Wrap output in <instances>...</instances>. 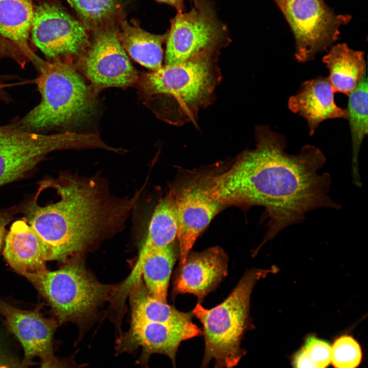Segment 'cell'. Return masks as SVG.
<instances>
[{"instance_id": "cell-33", "label": "cell", "mask_w": 368, "mask_h": 368, "mask_svg": "<svg viewBox=\"0 0 368 368\" xmlns=\"http://www.w3.org/2000/svg\"><path fill=\"white\" fill-rule=\"evenodd\" d=\"M160 3L169 5L174 7L178 11H185V0H155ZM193 1V0H191Z\"/></svg>"}, {"instance_id": "cell-32", "label": "cell", "mask_w": 368, "mask_h": 368, "mask_svg": "<svg viewBox=\"0 0 368 368\" xmlns=\"http://www.w3.org/2000/svg\"><path fill=\"white\" fill-rule=\"evenodd\" d=\"M17 77L14 75H0V101L9 104L12 101V98L6 91L8 88L17 85L15 81Z\"/></svg>"}, {"instance_id": "cell-30", "label": "cell", "mask_w": 368, "mask_h": 368, "mask_svg": "<svg viewBox=\"0 0 368 368\" xmlns=\"http://www.w3.org/2000/svg\"><path fill=\"white\" fill-rule=\"evenodd\" d=\"M0 368H22L21 360L14 355L1 339Z\"/></svg>"}, {"instance_id": "cell-25", "label": "cell", "mask_w": 368, "mask_h": 368, "mask_svg": "<svg viewBox=\"0 0 368 368\" xmlns=\"http://www.w3.org/2000/svg\"><path fill=\"white\" fill-rule=\"evenodd\" d=\"M122 0H67L89 33L117 25L124 17Z\"/></svg>"}, {"instance_id": "cell-8", "label": "cell", "mask_w": 368, "mask_h": 368, "mask_svg": "<svg viewBox=\"0 0 368 368\" xmlns=\"http://www.w3.org/2000/svg\"><path fill=\"white\" fill-rule=\"evenodd\" d=\"M290 27L295 40V57L312 60L339 38L340 28L352 19L338 14L324 0H273Z\"/></svg>"}, {"instance_id": "cell-12", "label": "cell", "mask_w": 368, "mask_h": 368, "mask_svg": "<svg viewBox=\"0 0 368 368\" xmlns=\"http://www.w3.org/2000/svg\"><path fill=\"white\" fill-rule=\"evenodd\" d=\"M202 334L192 321L181 324L131 320L128 332L121 334L116 342V355L125 353L141 354L136 361L141 368H149L154 354H163L171 360L176 368V357L180 343Z\"/></svg>"}, {"instance_id": "cell-27", "label": "cell", "mask_w": 368, "mask_h": 368, "mask_svg": "<svg viewBox=\"0 0 368 368\" xmlns=\"http://www.w3.org/2000/svg\"><path fill=\"white\" fill-rule=\"evenodd\" d=\"M302 347L320 368H326L330 364L331 346L328 341L311 334L306 337Z\"/></svg>"}, {"instance_id": "cell-24", "label": "cell", "mask_w": 368, "mask_h": 368, "mask_svg": "<svg viewBox=\"0 0 368 368\" xmlns=\"http://www.w3.org/2000/svg\"><path fill=\"white\" fill-rule=\"evenodd\" d=\"M173 245L156 250L144 262L142 268L145 287L156 300L167 303L168 288L175 255Z\"/></svg>"}, {"instance_id": "cell-7", "label": "cell", "mask_w": 368, "mask_h": 368, "mask_svg": "<svg viewBox=\"0 0 368 368\" xmlns=\"http://www.w3.org/2000/svg\"><path fill=\"white\" fill-rule=\"evenodd\" d=\"M90 143L87 133L69 131L39 134L11 123L0 125V188L31 175L53 152L88 149Z\"/></svg>"}, {"instance_id": "cell-31", "label": "cell", "mask_w": 368, "mask_h": 368, "mask_svg": "<svg viewBox=\"0 0 368 368\" xmlns=\"http://www.w3.org/2000/svg\"><path fill=\"white\" fill-rule=\"evenodd\" d=\"M293 368H320L308 356L303 347L292 356Z\"/></svg>"}, {"instance_id": "cell-17", "label": "cell", "mask_w": 368, "mask_h": 368, "mask_svg": "<svg viewBox=\"0 0 368 368\" xmlns=\"http://www.w3.org/2000/svg\"><path fill=\"white\" fill-rule=\"evenodd\" d=\"M177 232L174 197L172 190L158 200L154 209L138 259L124 281L126 286L131 287L141 279L142 268L146 259L156 250L172 245L177 238Z\"/></svg>"}, {"instance_id": "cell-23", "label": "cell", "mask_w": 368, "mask_h": 368, "mask_svg": "<svg viewBox=\"0 0 368 368\" xmlns=\"http://www.w3.org/2000/svg\"><path fill=\"white\" fill-rule=\"evenodd\" d=\"M131 320L181 324L191 321L189 313L181 312L149 293L141 279L131 289Z\"/></svg>"}, {"instance_id": "cell-26", "label": "cell", "mask_w": 368, "mask_h": 368, "mask_svg": "<svg viewBox=\"0 0 368 368\" xmlns=\"http://www.w3.org/2000/svg\"><path fill=\"white\" fill-rule=\"evenodd\" d=\"M362 357L360 344L351 335L339 336L331 347V362L335 368H356L360 364Z\"/></svg>"}, {"instance_id": "cell-2", "label": "cell", "mask_w": 368, "mask_h": 368, "mask_svg": "<svg viewBox=\"0 0 368 368\" xmlns=\"http://www.w3.org/2000/svg\"><path fill=\"white\" fill-rule=\"evenodd\" d=\"M42 191L54 189L59 199L39 203V190L20 204V213L41 240L47 261L65 260L90 245L108 231L119 226L139 198L112 196L94 177L61 172L38 182Z\"/></svg>"}, {"instance_id": "cell-4", "label": "cell", "mask_w": 368, "mask_h": 368, "mask_svg": "<svg viewBox=\"0 0 368 368\" xmlns=\"http://www.w3.org/2000/svg\"><path fill=\"white\" fill-rule=\"evenodd\" d=\"M219 51H207L181 62L165 64L139 78L144 94L164 100L168 122L180 125L193 121L199 110L212 102L221 78L217 65Z\"/></svg>"}, {"instance_id": "cell-16", "label": "cell", "mask_w": 368, "mask_h": 368, "mask_svg": "<svg viewBox=\"0 0 368 368\" xmlns=\"http://www.w3.org/2000/svg\"><path fill=\"white\" fill-rule=\"evenodd\" d=\"M334 93L328 78L318 77L302 83L298 92L289 98V109L306 120L310 135L325 120L347 119V109L336 104Z\"/></svg>"}, {"instance_id": "cell-18", "label": "cell", "mask_w": 368, "mask_h": 368, "mask_svg": "<svg viewBox=\"0 0 368 368\" xmlns=\"http://www.w3.org/2000/svg\"><path fill=\"white\" fill-rule=\"evenodd\" d=\"M3 254L18 273H35L47 270L43 244L24 218L11 224L5 238Z\"/></svg>"}, {"instance_id": "cell-20", "label": "cell", "mask_w": 368, "mask_h": 368, "mask_svg": "<svg viewBox=\"0 0 368 368\" xmlns=\"http://www.w3.org/2000/svg\"><path fill=\"white\" fill-rule=\"evenodd\" d=\"M118 37L125 51L141 65L152 71L162 66V44L166 41L167 33H150L135 21L129 22L123 17L118 24Z\"/></svg>"}, {"instance_id": "cell-28", "label": "cell", "mask_w": 368, "mask_h": 368, "mask_svg": "<svg viewBox=\"0 0 368 368\" xmlns=\"http://www.w3.org/2000/svg\"><path fill=\"white\" fill-rule=\"evenodd\" d=\"M4 59L13 60L24 68L30 60L14 42L0 35V61Z\"/></svg>"}, {"instance_id": "cell-6", "label": "cell", "mask_w": 368, "mask_h": 368, "mask_svg": "<svg viewBox=\"0 0 368 368\" xmlns=\"http://www.w3.org/2000/svg\"><path fill=\"white\" fill-rule=\"evenodd\" d=\"M22 275L48 301L60 324L86 316L113 291L112 287L99 282L75 262L55 271Z\"/></svg>"}, {"instance_id": "cell-15", "label": "cell", "mask_w": 368, "mask_h": 368, "mask_svg": "<svg viewBox=\"0 0 368 368\" xmlns=\"http://www.w3.org/2000/svg\"><path fill=\"white\" fill-rule=\"evenodd\" d=\"M228 257L219 246L189 254L174 282V294L203 299L227 274Z\"/></svg>"}, {"instance_id": "cell-19", "label": "cell", "mask_w": 368, "mask_h": 368, "mask_svg": "<svg viewBox=\"0 0 368 368\" xmlns=\"http://www.w3.org/2000/svg\"><path fill=\"white\" fill-rule=\"evenodd\" d=\"M323 62L329 70L328 79L335 93L348 96L366 74L364 52L344 43L332 45Z\"/></svg>"}, {"instance_id": "cell-21", "label": "cell", "mask_w": 368, "mask_h": 368, "mask_svg": "<svg viewBox=\"0 0 368 368\" xmlns=\"http://www.w3.org/2000/svg\"><path fill=\"white\" fill-rule=\"evenodd\" d=\"M34 8L32 0H0V35L15 43L30 62L36 55L29 42Z\"/></svg>"}, {"instance_id": "cell-3", "label": "cell", "mask_w": 368, "mask_h": 368, "mask_svg": "<svg viewBox=\"0 0 368 368\" xmlns=\"http://www.w3.org/2000/svg\"><path fill=\"white\" fill-rule=\"evenodd\" d=\"M38 75L34 82L39 103L11 123L39 134L64 129L88 118L94 108V96L74 64L49 61L37 55L31 61Z\"/></svg>"}, {"instance_id": "cell-29", "label": "cell", "mask_w": 368, "mask_h": 368, "mask_svg": "<svg viewBox=\"0 0 368 368\" xmlns=\"http://www.w3.org/2000/svg\"><path fill=\"white\" fill-rule=\"evenodd\" d=\"M77 351L69 356L64 358L56 357L54 355L49 358L41 360L40 368H84L86 363L79 364L76 360Z\"/></svg>"}, {"instance_id": "cell-1", "label": "cell", "mask_w": 368, "mask_h": 368, "mask_svg": "<svg viewBox=\"0 0 368 368\" xmlns=\"http://www.w3.org/2000/svg\"><path fill=\"white\" fill-rule=\"evenodd\" d=\"M255 137V149L243 151L229 168L208 178L212 194L224 206L264 208L263 218L269 220L262 245L302 223L310 211L341 208L328 194L330 175L318 173L326 160L319 148L306 145L299 153L288 154L285 136L267 126H257Z\"/></svg>"}, {"instance_id": "cell-11", "label": "cell", "mask_w": 368, "mask_h": 368, "mask_svg": "<svg viewBox=\"0 0 368 368\" xmlns=\"http://www.w3.org/2000/svg\"><path fill=\"white\" fill-rule=\"evenodd\" d=\"M91 33L90 43L77 63L95 95L106 88L125 87L137 81L138 73L119 40L118 25Z\"/></svg>"}, {"instance_id": "cell-5", "label": "cell", "mask_w": 368, "mask_h": 368, "mask_svg": "<svg viewBox=\"0 0 368 368\" xmlns=\"http://www.w3.org/2000/svg\"><path fill=\"white\" fill-rule=\"evenodd\" d=\"M278 268L247 271L226 299L211 309L197 304L192 311L202 324L204 352L200 368H207L212 360L214 368H233L246 351L241 347L245 332L252 328L249 317L250 300L258 280Z\"/></svg>"}, {"instance_id": "cell-13", "label": "cell", "mask_w": 368, "mask_h": 368, "mask_svg": "<svg viewBox=\"0 0 368 368\" xmlns=\"http://www.w3.org/2000/svg\"><path fill=\"white\" fill-rule=\"evenodd\" d=\"M173 191L180 266L186 262L199 236L224 206L212 194L206 175L199 176Z\"/></svg>"}, {"instance_id": "cell-10", "label": "cell", "mask_w": 368, "mask_h": 368, "mask_svg": "<svg viewBox=\"0 0 368 368\" xmlns=\"http://www.w3.org/2000/svg\"><path fill=\"white\" fill-rule=\"evenodd\" d=\"M32 43L46 60L74 64L90 43V33L59 4L42 2L34 6Z\"/></svg>"}, {"instance_id": "cell-22", "label": "cell", "mask_w": 368, "mask_h": 368, "mask_svg": "<svg viewBox=\"0 0 368 368\" xmlns=\"http://www.w3.org/2000/svg\"><path fill=\"white\" fill-rule=\"evenodd\" d=\"M349 97L347 120L350 125L352 147V173L354 183L362 185L358 157L361 145L368 132L367 81L366 74L360 80Z\"/></svg>"}, {"instance_id": "cell-14", "label": "cell", "mask_w": 368, "mask_h": 368, "mask_svg": "<svg viewBox=\"0 0 368 368\" xmlns=\"http://www.w3.org/2000/svg\"><path fill=\"white\" fill-rule=\"evenodd\" d=\"M0 313L22 347V368L32 365L36 357L41 360L54 355L53 337L58 324L56 320L45 317L36 310L18 309L1 299Z\"/></svg>"}, {"instance_id": "cell-9", "label": "cell", "mask_w": 368, "mask_h": 368, "mask_svg": "<svg viewBox=\"0 0 368 368\" xmlns=\"http://www.w3.org/2000/svg\"><path fill=\"white\" fill-rule=\"evenodd\" d=\"M193 7L178 11L167 33L165 65L177 63L204 52L220 50L230 41L212 0H193Z\"/></svg>"}]
</instances>
